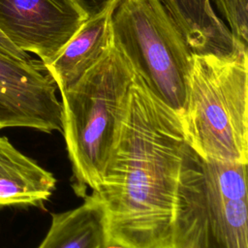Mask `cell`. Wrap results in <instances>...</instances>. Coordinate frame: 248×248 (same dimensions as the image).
Listing matches in <instances>:
<instances>
[{"label": "cell", "instance_id": "obj_1", "mask_svg": "<svg viewBox=\"0 0 248 248\" xmlns=\"http://www.w3.org/2000/svg\"><path fill=\"white\" fill-rule=\"evenodd\" d=\"M186 138L179 115L135 75L101 182L108 245L170 248Z\"/></svg>", "mask_w": 248, "mask_h": 248}, {"label": "cell", "instance_id": "obj_2", "mask_svg": "<svg viewBox=\"0 0 248 248\" xmlns=\"http://www.w3.org/2000/svg\"><path fill=\"white\" fill-rule=\"evenodd\" d=\"M136 72L113 45L62 97V133L72 188L84 198L102 180L126 110Z\"/></svg>", "mask_w": 248, "mask_h": 248}, {"label": "cell", "instance_id": "obj_3", "mask_svg": "<svg viewBox=\"0 0 248 248\" xmlns=\"http://www.w3.org/2000/svg\"><path fill=\"white\" fill-rule=\"evenodd\" d=\"M170 248H248L247 164L205 158L186 142Z\"/></svg>", "mask_w": 248, "mask_h": 248}, {"label": "cell", "instance_id": "obj_4", "mask_svg": "<svg viewBox=\"0 0 248 248\" xmlns=\"http://www.w3.org/2000/svg\"><path fill=\"white\" fill-rule=\"evenodd\" d=\"M247 54L193 53L179 117L187 143L205 158L248 164Z\"/></svg>", "mask_w": 248, "mask_h": 248}, {"label": "cell", "instance_id": "obj_5", "mask_svg": "<svg viewBox=\"0 0 248 248\" xmlns=\"http://www.w3.org/2000/svg\"><path fill=\"white\" fill-rule=\"evenodd\" d=\"M113 42L148 88L178 115L187 94L193 52L162 0H119Z\"/></svg>", "mask_w": 248, "mask_h": 248}, {"label": "cell", "instance_id": "obj_6", "mask_svg": "<svg viewBox=\"0 0 248 248\" xmlns=\"http://www.w3.org/2000/svg\"><path fill=\"white\" fill-rule=\"evenodd\" d=\"M57 86L41 60L0 51V130L29 128L62 132Z\"/></svg>", "mask_w": 248, "mask_h": 248}, {"label": "cell", "instance_id": "obj_7", "mask_svg": "<svg viewBox=\"0 0 248 248\" xmlns=\"http://www.w3.org/2000/svg\"><path fill=\"white\" fill-rule=\"evenodd\" d=\"M89 16L79 0H0V32L45 65L56 58Z\"/></svg>", "mask_w": 248, "mask_h": 248}, {"label": "cell", "instance_id": "obj_8", "mask_svg": "<svg viewBox=\"0 0 248 248\" xmlns=\"http://www.w3.org/2000/svg\"><path fill=\"white\" fill-rule=\"evenodd\" d=\"M118 1L90 16L46 70L60 93L79 80L113 45L111 17Z\"/></svg>", "mask_w": 248, "mask_h": 248}, {"label": "cell", "instance_id": "obj_9", "mask_svg": "<svg viewBox=\"0 0 248 248\" xmlns=\"http://www.w3.org/2000/svg\"><path fill=\"white\" fill-rule=\"evenodd\" d=\"M56 185L53 173L0 135V208L43 207Z\"/></svg>", "mask_w": 248, "mask_h": 248}, {"label": "cell", "instance_id": "obj_10", "mask_svg": "<svg viewBox=\"0 0 248 248\" xmlns=\"http://www.w3.org/2000/svg\"><path fill=\"white\" fill-rule=\"evenodd\" d=\"M193 53L232 55L247 45L237 40L215 13L211 0H162Z\"/></svg>", "mask_w": 248, "mask_h": 248}, {"label": "cell", "instance_id": "obj_11", "mask_svg": "<svg viewBox=\"0 0 248 248\" xmlns=\"http://www.w3.org/2000/svg\"><path fill=\"white\" fill-rule=\"evenodd\" d=\"M72 209L52 213L49 229L37 248H107V217L103 203L88 193Z\"/></svg>", "mask_w": 248, "mask_h": 248}, {"label": "cell", "instance_id": "obj_12", "mask_svg": "<svg viewBox=\"0 0 248 248\" xmlns=\"http://www.w3.org/2000/svg\"><path fill=\"white\" fill-rule=\"evenodd\" d=\"M234 37L247 45L248 0H213Z\"/></svg>", "mask_w": 248, "mask_h": 248}, {"label": "cell", "instance_id": "obj_13", "mask_svg": "<svg viewBox=\"0 0 248 248\" xmlns=\"http://www.w3.org/2000/svg\"><path fill=\"white\" fill-rule=\"evenodd\" d=\"M0 51L15 57L22 58V59H28L31 57L27 52H24L19 48H17L16 46H15L1 32H0Z\"/></svg>", "mask_w": 248, "mask_h": 248}, {"label": "cell", "instance_id": "obj_14", "mask_svg": "<svg viewBox=\"0 0 248 248\" xmlns=\"http://www.w3.org/2000/svg\"><path fill=\"white\" fill-rule=\"evenodd\" d=\"M89 16L95 15L107 7L109 3L119 0H79Z\"/></svg>", "mask_w": 248, "mask_h": 248}, {"label": "cell", "instance_id": "obj_15", "mask_svg": "<svg viewBox=\"0 0 248 248\" xmlns=\"http://www.w3.org/2000/svg\"><path fill=\"white\" fill-rule=\"evenodd\" d=\"M107 248H123V247H121L119 245H108Z\"/></svg>", "mask_w": 248, "mask_h": 248}]
</instances>
